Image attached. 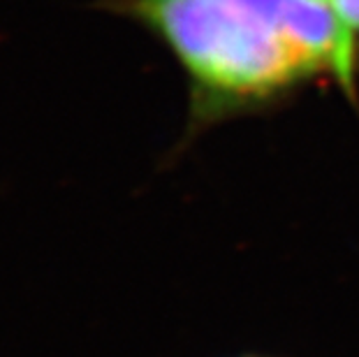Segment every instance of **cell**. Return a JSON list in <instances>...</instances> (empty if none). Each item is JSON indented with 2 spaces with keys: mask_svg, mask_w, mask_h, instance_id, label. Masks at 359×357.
I'll list each match as a JSON object with an SVG mask.
<instances>
[{
  "mask_svg": "<svg viewBox=\"0 0 359 357\" xmlns=\"http://www.w3.org/2000/svg\"><path fill=\"white\" fill-rule=\"evenodd\" d=\"M241 357H264V355H241Z\"/></svg>",
  "mask_w": 359,
  "mask_h": 357,
  "instance_id": "3957f363",
  "label": "cell"
},
{
  "mask_svg": "<svg viewBox=\"0 0 359 357\" xmlns=\"http://www.w3.org/2000/svg\"><path fill=\"white\" fill-rule=\"evenodd\" d=\"M343 33L359 42V0H327Z\"/></svg>",
  "mask_w": 359,
  "mask_h": 357,
  "instance_id": "7a4b0ae2",
  "label": "cell"
},
{
  "mask_svg": "<svg viewBox=\"0 0 359 357\" xmlns=\"http://www.w3.org/2000/svg\"><path fill=\"white\" fill-rule=\"evenodd\" d=\"M318 3H323V5H327V0H318ZM327 7H330V5H327Z\"/></svg>",
  "mask_w": 359,
  "mask_h": 357,
  "instance_id": "277c9868",
  "label": "cell"
},
{
  "mask_svg": "<svg viewBox=\"0 0 359 357\" xmlns=\"http://www.w3.org/2000/svg\"><path fill=\"white\" fill-rule=\"evenodd\" d=\"M140 26L188 86L186 137L266 114L318 81L357 100L359 42L318 0H93Z\"/></svg>",
  "mask_w": 359,
  "mask_h": 357,
  "instance_id": "6da1fadb",
  "label": "cell"
}]
</instances>
